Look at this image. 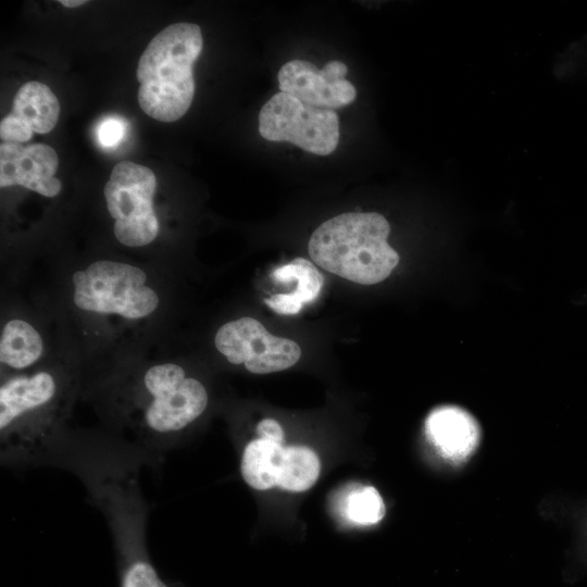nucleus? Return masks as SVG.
<instances>
[{"label":"nucleus","mask_w":587,"mask_h":587,"mask_svg":"<svg viewBox=\"0 0 587 587\" xmlns=\"http://www.w3.org/2000/svg\"><path fill=\"white\" fill-rule=\"evenodd\" d=\"M388 221L376 212H348L322 223L311 235L309 254L322 268L362 285L387 278L399 262L389 246Z\"/></svg>","instance_id":"f03ea898"},{"label":"nucleus","mask_w":587,"mask_h":587,"mask_svg":"<svg viewBox=\"0 0 587 587\" xmlns=\"http://www.w3.org/2000/svg\"><path fill=\"white\" fill-rule=\"evenodd\" d=\"M347 72V65L337 60L322 70L309 61L291 60L280 67L278 86L307 104L333 110L350 104L357 97L355 87L346 79Z\"/></svg>","instance_id":"6e6552de"},{"label":"nucleus","mask_w":587,"mask_h":587,"mask_svg":"<svg viewBox=\"0 0 587 587\" xmlns=\"http://www.w3.org/2000/svg\"><path fill=\"white\" fill-rule=\"evenodd\" d=\"M202 47L201 28L187 22L172 24L151 39L136 71L138 103L147 115L165 123L185 115L193 100L192 66Z\"/></svg>","instance_id":"f257e3e1"},{"label":"nucleus","mask_w":587,"mask_h":587,"mask_svg":"<svg viewBox=\"0 0 587 587\" xmlns=\"http://www.w3.org/2000/svg\"><path fill=\"white\" fill-rule=\"evenodd\" d=\"M97 495L114 532L120 587H168L148 554L143 509L134 483L105 479Z\"/></svg>","instance_id":"7ed1b4c3"},{"label":"nucleus","mask_w":587,"mask_h":587,"mask_svg":"<svg viewBox=\"0 0 587 587\" xmlns=\"http://www.w3.org/2000/svg\"><path fill=\"white\" fill-rule=\"evenodd\" d=\"M283 449V445L261 437L248 442L240 462L245 482L258 490L276 486Z\"/></svg>","instance_id":"2eb2a0df"},{"label":"nucleus","mask_w":587,"mask_h":587,"mask_svg":"<svg viewBox=\"0 0 587 587\" xmlns=\"http://www.w3.org/2000/svg\"><path fill=\"white\" fill-rule=\"evenodd\" d=\"M43 349L39 333L27 322L13 319L9 321L1 333V363L22 370L30 366L41 355Z\"/></svg>","instance_id":"dca6fc26"},{"label":"nucleus","mask_w":587,"mask_h":587,"mask_svg":"<svg viewBox=\"0 0 587 587\" xmlns=\"http://www.w3.org/2000/svg\"><path fill=\"white\" fill-rule=\"evenodd\" d=\"M257 432L261 438L282 445L284 441V432L275 420L264 419L259 422Z\"/></svg>","instance_id":"4be33fe9"},{"label":"nucleus","mask_w":587,"mask_h":587,"mask_svg":"<svg viewBox=\"0 0 587 587\" xmlns=\"http://www.w3.org/2000/svg\"><path fill=\"white\" fill-rule=\"evenodd\" d=\"M148 402L143 407L142 425L150 442L171 441L193 423L207 409L208 392L193 377L175 363L151 366L143 375Z\"/></svg>","instance_id":"20e7f679"},{"label":"nucleus","mask_w":587,"mask_h":587,"mask_svg":"<svg viewBox=\"0 0 587 587\" xmlns=\"http://www.w3.org/2000/svg\"><path fill=\"white\" fill-rule=\"evenodd\" d=\"M345 510L348 519L359 525L376 524L385 514L384 501L372 486H359L349 492Z\"/></svg>","instance_id":"a211bd4d"},{"label":"nucleus","mask_w":587,"mask_h":587,"mask_svg":"<svg viewBox=\"0 0 587 587\" xmlns=\"http://www.w3.org/2000/svg\"><path fill=\"white\" fill-rule=\"evenodd\" d=\"M11 114L28 125L33 133L47 134L59 120L60 103L47 85L27 82L16 92Z\"/></svg>","instance_id":"4468645a"},{"label":"nucleus","mask_w":587,"mask_h":587,"mask_svg":"<svg viewBox=\"0 0 587 587\" xmlns=\"http://www.w3.org/2000/svg\"><path fill=\"white\" fill-rule=\"evenodd\" d=\"M155 187L157 178L149 167L130 161L115 164L104 186L110 215L116 221L154 214Z\"/></svg>","instance_id":"9d476101"},{"label":"nucleus","mask_w":587,"mask_h":587,"mask_svg":"<svg viewBox=\"0 0 587 587\" xmlns=\"http://www.w3.org/2000/svg\"><path fill=\"white\" fill-rule=\"evenodd\" d=\"M146 273L127 263L101 260L73 274L74 303L77 308L126 319L133 295L145 285Z\"/></svg>","instance_id":"0eeeda50"},{"label":"nucleus","mask_w":587,"mask_h":587,"mask_svg":"<svg viewBox=\"0 0 587 587\" xmlns=\"http://www.w3.org/2000/svg\"><path fill=\"white\" fill-rule=\"evenodd\" d=\"M59 166L55 150L45 143L2 142L0 145V187L20 185L45 197L62 189L54 177Z\"/></svg>","instance_id":"1a4fd4ad"},{"label":"nucleus","mask_w":587,"mask_h":587,"mask_svg":"<svg viewBox=\"0 0 587 587\" xmlns=\"http://www.w3.org/2000/svg\"><path fill=\"white\" fill-rule=\"evenodd\" d=\"M125 133V121L117 116H109L99 124L98 139L103 147H114L124 138Z\"/></svg>","instance_id":"412c9836"},{"label":"nucleus","mask_w":587,"mask_h":587,"mask_svg":"<svg viewBox=\"0 0 587 587\" xmlns=\"http://www.w3.org/2000/svg\"><path fill=\"white\" fill-rule=\"evenodd\" d=\"M271 278L284 284L297 282L294 292L273 295L264 300L273 311L285 315L297 314L304 303L315 300L324 284V278L314 264L303 258H297L275 268Z\"/></svg>","instance_id":"ddd939ff"},{"label":"nucleus","mask_w":587,"mask_h":587,"mask_svg":"<svg viewBox=\"0 0 587 587\" xmlns=\"http://www.w3.org/2000/svg\"><path fill=\"white\" fill-rule=\"evenodd\" d=\"M320 460L316 453L304 446L284 447L276 486L290 491L310 489L320 475Z\"/></svg>","instance_id":"f3484780"},{"label":"nucleus","mask_w":587,"mask_h":587,"mask_svg":"<svg viewBox=\"0 0 587 587\" xmlns=\"http://www.w3.org/2000/svg\"><path fill=\"white\" fill-rule=\"evenodd\" d=\"M57 395V383L48 372L18 375L0 387V430L39 407L50 403Z\"/></svg>","instance_id":"f8f14e48"},{"label":"nucleus","mask_w":587,"mask_h":587,"mask_svg":"<svg viewBox=\"0 0 587 587\" xmlns=\"http://www.w3.org/2000/svg\"><path fill=\"white\" fill-rule=\"evenodd\" d=\"M33 134L28 125L11 113L1 120L0 138L3 142L23 143L28 141Z\"/></svg>","instance_id":"aec40b11"},{"label":"nucleus","mask_w":587,"mask_h":587,"mask_svg":"<svg viewBox=\"0 0 587 587\" xmlns=\"http://www.w3.org/2000/svg\"><path fill=\"white\" fill-rule=\"evenodd\" d=\"M214 344L228 362L245 364L253 374L289 369L301 357L297 342L272 335L252 317H241L222 325Z\"/></svg>","instance_id":"423d86ee"},{"label":"nucleus","mask_w":587,"mask_h":587,"mask_svg":"<svg viewBox=\"0 0 587 587\" xmlns=\"http://www.w3.org/2000/svg\"><path fill=\"white\" fill-rule=\"evenodd\" d=\"M59 2L65 8H77L87 3L85 0H60Z\"/></svg>","instance_id":"5701e85b"},{"label":"nucleus","mask_w":587,"mask_h":587,"mask_svg":"<svg viewBox=\"0 0 587 587\" xmlns=\"http://www.w3.org/2000/svg\"><path fill=\"white\" fill-rule=\"evenodd\" d=\"M159 233V222L155 214L141 217L116 220L114 235L127 247H141L153 241Z\"/></svg>","instance_id":"6ab92c4d"},{"label":"nucleus","mask_w":587,"mask_h":587,"mask_svg":"<svg viewBox=\"0 0 587 587\" xmlns=\"http://www.w3.org/2000/svg\"><path fill=\"white\" fill-rule=\"evenodd\" d=\"M426 434L439 453L454 462L466 459L477 447L479 438L474 419L457 407L434 410L426 420Z\"/></svg>","instance_id":"9b49d317"},{"label":"nucleus","mask_w":587,"mask_h":587,"mask_svg":"<svg viewBox=\"0 0 587 587\" xmlns=\"http://www.w3.org/2000/svg\"><path fill=\"white\" fill-rule=\"evenodd\" d=\"M259 133L270 141H287L307 152L328 155L339 141L338 115L279 91L260 110Z\"/></svg>","instance_id":"39448f33"}]
</instances>
